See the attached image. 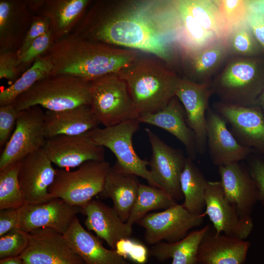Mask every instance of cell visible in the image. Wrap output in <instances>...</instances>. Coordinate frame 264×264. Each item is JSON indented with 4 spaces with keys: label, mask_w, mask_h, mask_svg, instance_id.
<instances>
[{
    "label": "cell",
    "mask_w": 264,
    "mask_h": 264,
    "mask_svg": "<svg viewBox=\"0 0 264 264\" xmlns=\"http://www.w3.org/2000/svg\"><path fill=\"white\" fill-rule=\"evenodd\" d=\"M72 34L112 46L152 54L170 62L176 42L172 2L97 0Z\"/></svg>",
    "instance_id": "obj_1"
},
{
    "label": "cell",
    "mask_w": 264,
    "mask_h": 264,
    "mask_svg": "<svg viewBox=\"0 0 264 264\" xmlns=\"http://www.w3.org/2000/svg\"><path fill=\"white\" fill-rule=\"evenodd\" d=\"M44 55L52 64L51 75H71L88 81L117 74L138 59L135 51L116 48L72 33L54 42Z\"/></svg>",
    "instance_id": "obj_2"
},
{
    "label": "cell",
    "mask_w": 264,
    "mask_h": 264,
    "mask_svg": "<svg viewBox=\"0 0 264 264\" xmlns=\"http://www.w3.org/2000/svg\"><path fill=\"white\" fill-rule=\"evenodd\" d=\"M126 83L138 117L156 112L176 96L180 80L159 62L138 59L117 73Z\"/></svg>",
    "instance_id": "obj_3"
},
{
    "label": "cell",
    "mask_w": 264,
    "mask_h": 264,
    "mask_svg": "<svg viewBox=\"0 0 264 264\" xmlns=\"http://www.w3.org/2000/svg\"><path fill=\"white\" fill-rule=\"evenodd\" d=\"M90 81L73 75L59 74L39 80L13 104L18 111L34 106L60 111L90 106Z\"/></svg>",
    "instance_id": "obj_4"
},
{
    "label": "cell",
    "mask_w": 264,
    "mask_h": 264,
    "mask_svg": "<svg viewBox=\"0 0 264 264\" xmlns=\"http://www.w3.org/2000/svg\"><path fill=\"white\" fill-rule=\"evenodd\" d=\"M110 163L105 160H91L74 171L56 169L49 193L68 204L82 207L102 192Z\"/></svg>",
    "instance_id": "obj_5"
},
{
    "label": "cell",
    "mask_w": 264,
    "mask_h": 264,
    "mask_svg": "<svg viewBox=\"0 0 264 264\" xmlns=\"http://www.w3.org/2000/svg\"><path fill=\"white\" fill-rule=\"evenodd\" d=\"M90 82V107L100 124L107 127L138 118L127 85L118 74Z\"/></svg>",
    "instance_id": "obj_6"
},
{
    "label": "cell",
    "mask_w": 264,
    "mask_h": 264,
    "mask_svg": "<svg viewBox=\"0 0 264 264\" xmlns=\"http://www.w3.org/2000/svg\"><path fill=\"white\" fill-rule=\"evenodd\" d=\"M214 88L223 103L257 105L264 89V66L261 62L242 59L227 66Z\"/></svg>",
    "instance_id": "obj_7"
},
{
    "label": "cell",
    "mask_w": 264,
    "mask_h": 264,
    "mask_svg": "<svg viewBox=\"0 0 264 264\" xmlns=\"http://www.w3.org/2000/svg\"><path fill=\"white\" fill-rule=\"evenodd\" d=\"M140 123L137 119H133L104 128L97 127L87 134L95 144L110 149L116 161L125 170L144 178L150 185L159 188L147 168L149 161L141 159L133 146L132 137L140 128Z\"/></svg>",
    "instance_id": "obj_8"
},
{
    "label": "cell",
    "mask_w": 264,
    "mask_h": 264,
    "mask_svg": "<svg viewBox=\"0 0 264 264\" xmlns=\"http://www.w3.org/2000/svg\"><path fill=\"white\" fill-rule=\"evenodd\" d=\"M44 112L39 106L19 111L15 129L1 152L0 170L43 148L46 142Z\"/></svg>",
    "instance_id": "obj_9"
},
{
    "label": "cell",
    "mask_w": 264,
    "mask_h": 264,
    "mask_svg": "<svg viewBox=\"0 0 264 264\" xmlns=\"http://www.w3.org/2000/svg\"><path fill=\"white\" fill-rule=\"evenodd\" d=\"M204 216L194 215L176 203L162 211L148 213L137 223L145 229L146 242L154 245L162 241L175 242L182 239L202 223Z\"/></svg>",
    "instance_id": "obj_10"
},
{
    "label": "cell",
    "mask_w": 264,
    "mask_h": 264,
    "mask_svg": "<svg viewBox=\"0 0 264 264\" xmlns=\"http://www.w3.org/2000/svg\"><path fill=\"white\" fill-rule=\"evenodd\" d=\"M152 149L150 171L160 189L176 201L183 198L180 178L186 158L182 150L166 144L151 129H145Z\"/></svg>",
    "instance_id": "obj_11"
},
{
    "label": "cell",
    "mask_w": 264,
    "mask_h": 264,
    "mask_svg": "<svg viewBox=\"0 0 264 264\" xmlns=\"http://www.w3.org/2000/svg\"><path fill=\"white\" fill-rule=\"evenodd\" d=\"M204 215H207L217 234L245 239L254 224L251 217L241 216L226 198L220 181H208Z\"/></svg>",
    "instance_id": "obj_12"
},
{
    "label": "cell",
    "mask_w": 264,
    "mask_h": 264,
    "mask_svg": "<svg viewBox=\"0 0 264 264\" xmlns=\"http://www.w3.org/2000/svg\"><path fill=\"white\" fill-rule=\"evenodd\" d=\"M27 247L20 256L23 264H85L63 234L49 228L29 232Z\"/></svg>",
    "instance_id": "obj_13"
},
{
    "label": "cell",
    "mask_w": 264,
    "mask_h": 264,
    "mask_svg": "<svg viewBox=\"0 0 264 264\" xmlns=\"http://www.w3.org/2000/svg\"><path fill=\"white\" fill-rule=\"evenodd\" d=\"M20 187L26 204H40L54 198L49 188L54 180L56 169L43 148L20 161Z\"/></svg>",
    "instance_id": "obj_14"
},
{
    "label": "cell",
    "mask_w": 264,
    "mask_h": 264,
    "mask_svg": "<svg viewBox=\"0 0 264 264\" xmlns=\"http://www.w3.org/2000/svg\"><path fill=\"white\" fill-rule=\"evenodd\" d=\"M217 110L238 141L264 157V116L260 107L222 103Z\"/></svg>",
    "instance_id": "obj_15"
},
{
    "label": "cell",
    "mask_w": 264,
    "mask_h": 264,
    "mask_svg": "<svg viewBox=\"0 0 264 264\" xmlns=\"http://www.w3.org/2000/svg\"><path fill=\"white\" fill-rule=\"evenodd\" d=\"M19 228L29 233L49 228L62 234L68 229L81 207L70 205L59 198L40 204H25L18 209Z\"/></svg>",
    "instance_id": "obj_16"
},
{
    "label": "cell",
    "mask_w": 264,
    "mask_h": 264,
    "mask_svg": "<svg viewBox=\"0 0 264 264\" xmlns=\"http://www.w3.org/2000/svg\"><path fill=\"white\" fill-rule=\"evenodd\" d=\"M43 149L53 164L66 169L88 161L105 160L104 148L93 143L87 133L47 138Z\"/></svg>",
    "instance_id": "obj_17"
},
{
    "label": "cell",
    "mask_w": 264,
    "mask_h": 264,
    "mask_svg": "<svg viewBox=\"0 0 264 264\" xmlns=\"http://www.w3.org/2000/svg\"><path fill=\"white\" fill-rule=\"evenodd\" d=\"M211 91L206 83L180 79L176 96L185 110L186 120L193 132L198 153L203 154L206 147V112Z\"/></svg>",
    "instance_id": "obj_18"
},
{
    "label": "cell",
    "mask_w": 264,
    "mask_h": 264,
    "mask_svg": "<svg viewBox=\"0 0 264 264\" xmlns=\"http://www.w3.org/2000/svg\"><path fill=\"white\" fill-rule=\"evenodd\" d=\"M225 119L209 109L206 113V146L212 161L219 166L240 162L253 150L241 144L227 126Z\"/></svg>",
    "instance_id": "obj_19"
},
{
    "label": "cell",
    "mask_w": 264,
    "mask_h": 264,
    "mask_svg": "<svg viewBox=\"0 0 264 264\" xmlns=\"http://www.w3.org/2000/svg\"><path fill=\"white\" fill-rule=\"evenodd\" d=\"M92 2L90 0H28L34 15L48 19L55 42L72 32Z\"/></svg>",
    "instance_id": "obj_20"
},
{
    "label": "cell",
    "mask_w": 264,
    "mask_h": 264,
    "mask_svg": "<svg viewBox=\"0 0 264 264\" xmlns=\"http://www.w3.org/2000/svg\"><path fill=\"white\" fill-rule=\"evenodd\" d=\"M225 196L239 215L250 217L252 208L258 200L257 189L248 168L240 162L218 166Z\"/></svg>",
    "instance_id": "obj_21"
},
{
    "label": "cell",
    "mask_w": 264,
    "mask_h": 264,
    "mask_svg": "<svg viewBox=\"0 0 264 264\" xmlns=\"http://www.w3.org/2000/svg\"><path fill=\"white\" fill-rule=\"evenodd\" d=\"M81 213L86 216L84 224L115 250L121 239L131 238L132 226L124 222L113 207L98 199H92L81 207Z\"/></svg>",
    "instance_id": "obj_22"
},
{
    "label": "cell",
    "mask_w": 264,
    "mask_h": 264,
    "mask_svg": "<svg viewBox=\"0 0 264 264\" xmlns=\"http://www.w3.org/2000/svg\"><path fill=\"white\" fill-rule=\"evenodd\" d=\"M33 16L28 0H0V52H18Z\"/></svg>",
    "instance_id": "obj_23"
},
{
    "label": "cell",
    "mask_w": 264,
    "mask_h": 264,
    "mask_svg": "<svg viewBox=\"0 0 264 264\" xmlns=\"http://www.w3.org/2000/svg\"><path fill=\"white\" fill-rule=\"evenodd\" d=\"M250 242L224 234H217L211 226L199 246L197 261L200 264H243Z\"/></svg>",
    "instance_id": "obj_24"
},
{
    "label": "cell",
    "mask_w": 264,
    "mask_h": 264,
    "mask_svg": "<svg viewBox=\"0 0 264 264\" xmlns=\"http://www.w3.org/2000/svg\"><path fill=\"white\" fill-rule=\"evenodd\" d=\"M139 122L161 128L176 137L185 146L188 157L194 160L198 154L195 135L188 126L184 108L175 96L161 110L139 116Z\"/></svg>",
    "instance_id": "obj_25"
},
{
    "label": "cell",
    "mask_w": 264,
    "mask_h": 264,
    "mask_svg": "<svg viewBox=\"0 0 264 264\" xmlns=\"http://www.w3.org/2000/svg\"><path fill=\"white\" fill-rule=\"evenodd\" d=\"M140 184L137 176L125 170L116 161L110 166L100 194L111 199L112 207L124 222L129 219Z\"/></svg>",
    "instance_id": "obj_26"
},
{
    "label": "cell",
    "mask_w": 264,
    "mask_h": 264,
    "mask_svg": "<svg viewBox=\"0 0 264 264\" xmlns=\"http://www.w3.org/2000/svg\"><path fill=\"white\" fill-rule=\"evenodd\" d=\"M68 243L85 264H130L112 249L86 230L76 216L63 234Z\"/></svg>",
    "instance_id": "obj_27"
},
{
    "label": "cell",
    "mask_w": 264,
    "mask_h": 264,
    "mask_svg": "<svg viewBox=\"0 0 264 264\" xmlns=\"http://www.w3.org/2000/svg\"><path fill=\"white\" fill-rule=\"evenodd\" d=\"M99 124L90 106H82L60 111L44 112L46 138L59 135L83 134L98 127Z\"/></svg>",
    "instance_id": "obj_28"
},
{
    "label": "cell",
    "mask_w": 264,
    "mask_h": 264,
    "mask_svg": "<svg viewBox=\"0 0 264 264\" xmlns=\"http://www.w3.org/2000/svg\"><path fill=\"white\" fill-rule=\"evenodd\" d=\"M176 22V42L191 55L218 40L204 28L188 11L183 0L172 2Z\"/></svg>",
    "instance_id": "obj_29"
},
{
    "label": "cell",
    "mask_w": 264,
    "mask_h": 264,
    "mask_svg": "<svg viewBox=\"0 0 264 264\" xmlns=\"http://www.w3.org/2000/svg\"><path fill=\"white\" fill-rule=\"evenodd\" d=\"M207 224L192 231L182 239L175 242H160L150 250L151 254L158 260L172 259L171 264H197L199 246L205 233L211 227Z\"/></svg>",
    "instance_id": "obj_30"
},
{
    "label": "cell",
    "mask_w": 264,
    "mask_h": 264,
    "mask_svg": "<svg viewBox=\"0 0 264 264\" xmlns=\"http://www.w3.org/2000/svg\"><path fill=\"white\" fill-rule=\"evenodd\" d=\"M208 182L193 160L187 157L180 176V185L184 199L181 204L190 213L196 215H204Z\"/></svg>",
    "instance_id": "obj_31"
},
{
    "label": "cell",
    "mask_w": 264,
    "mask_h": 264,
    "mask_svg": "<svg viewBox=\"0 0 264 264\" xmlns=\"http://www.w3.org/2000/svg\"><path fill=\"white\" fill-rule=\"evenodd\" d=\"M52 69V64L47 56L38 57L15 82L0 91V107L12 104L38 81L51 75Z\"/></svg>",
    "instance_id": "obj_32"
},
{
    "label": "cell",
    "mask_w": 264,
    "mask_h": 264,
    "mask_svg": "<svg viewBox=\"0 0 264 264\" xmlns=\"http://www.w3.org/2000/svg\"><path fill=\"white\" fill-rule=\"evenodd\" d=\"M176 203V200L162 189L150 185L140 184L136 201L127 222L132 226L149 212L165 210Z\"/></svg>",
    "instance_id": "obj_33"
},
{
    "label": "cell",
    "mask_w": 264,
    "mask_h": 264,
    "mask_svg": "<svg viewBox=\"0 0 264 264\" xmlns=\"http://www.w3.org/2000/svg\"><path fill=\"white\" fill-rule=\"evenodd\" d=\"M191 14L205 29L213 33L218 40H225L229 35L216 1L183 0Z\"/></svg>",
    "instance_id": "obj_34"
},
{
    "label": "cell",
    "mask_w": 264,
    "mask_h": 264,
    "mask_svg": "<svg viewBox=\"0 0 264 264\" xmlns=\"http://www.w3.org/2000/svg\"><path fill=\"white\" fill-rule=\"evenodd\" d=\"M20 164L13 162L0 170V210L18 209L26 204L18 178Z\"/></svg>",
    "instance_id": "obj_35"
},
{
    "label": "cell",
    "mask_w": 264,
    "mask_h": 264,
    "mask_svg": "<svg viewBox=\"0 0 264 264\" xmlns=\"http://www.w3.org/2000/svg\"><path fill=\"white\" fill-rule=\"evenodd\" d=\"M226 51L222 42H215L192 55V65L196 72L204 74L214 68L222 60Z\"/></svg>",
    "instance_id": "obj_36"
},
{
    "label": "cell",
    "mask_w": 264,
    "mask_h": 264,
    "mask_svg": "<svg viewBox=\"0 0 264 264\" xmlns=\"http://www.w3.org/2000/svg\"><path fill=\"white\" fill-rule=\"evenodd\" d=\"M216 3L229 34L246 22L247 1L224 0L217 1Z\"/></svg>",
    "instance_id": "obj_37"
},
{
    "label": "cell",
    "mask_w": 264,
    "mask_h": 264,
    "mask_svg": "<svg viewBox=\"0 0 264 264\" xmlns=\"http://www.w3.org/2000/svg\"><path fill=\"white\" fill-rule=\"evenodd\" d=\"M29 233L15 228L0 237V259L20 256L29 243Z\"/></svg>",
    "instance_id": "obj_38"
},
{
    "label": "cell",
    "mask_w": 264,
    "mask_h": 264,
    "mask_svg": "<svg viewBox=\"0 0 264 264\" xmlns=\"http://www.w3.org/2000/svg\"><path fill=\"white\" fill-rule=\"evenodd\" d=\"M55 42L51 30L39 37L19 57L18 66L22 74L39 57L45 54Z\"/></svg>",
    "instance_id": "obj_39"
},
{
    "label": "cell",
    "mask_w": 264,
    "mask_h": 264,
    "mask_svg": "<svg viewBox=\"0 0 264 264\" xmlns=\"http://www.w3.org/2000/svg\"><path fill=\"white\" fill-rule=\"evenodd\" d=\"M231 33L230 43L234 52L248 56L259 52V44L246 22L236 28Z\"/></svg>",
    "instance_id": "obj_40"
},
{
    "label": "cell",
    "mask_w": 264,
    "mask_h": 264,
    "mask_svg": "<svg viewBox=\"0 0 264 264\" xmlns=\"http://www.w3.org/2000/svg\"><path fill=\"white\" fill-rule=\"evenodd\" d=\"M115 251L125 259L137 264H144L148 260L149 251L147 247L131 237L120 240L116 244Z\"/></svg>",
    "instance_id": "obj_41"
},
{
    "label": "cell",
    "mask_w": 264,
    "mask_h": 264,
    "mask_svg": "<svg viewBox=\"0 0 264 264\" xmlns=\"http://www.w3.org/2000/svg\"><path fill=\"white\" fill-rule=\"evenodd\" d=\"M18 111L13 104L0 107V149L1 152L10 139L16 125Z\"/></svg>",
    "instance_id": "obj_42"
},
{
    "label": "cell",
    "mask_w": 264,
    "mask_h": 264,
    "mask_svg": "<svg viewBox=\"0 0 264 264\" xmlns=\"http://www.w3.org/2000/svg\"><path fill=\"white\" fill-rule=\"evenodd\" d=\"M18 52H0V79L7 80L10 85L15 82L22 74L18 66Z\"/></svg>",
    "instance_id": "obj_43"
},
{
    "label": "cell",
    "mask_w": 264,
    "mask_h": 264,
    "mask_svg": "<svg viewBox=\"0 0 264 264\" xmlns=\"http://www.w3.org/2000/svg\"><path fill=\"white\" fill-rule=\"evenodd\" d=\"M50 30V23L47 18L40 15H34L31 25L18 51L19 57L27 49L34 40Z\"/></svg>",
    "instance_id": "obj_44"
},
{
    "label": "cell",
    "mask_w": 264,
    "mask_h": 264,
    "mask_svg": "<svg viewBox=\"0 0 264 264\" xmlns=\"http://www.w3.org/2000/svg\"><path fill=\"white\" fill-rule=\"evenodd\" d=\"M253 156L248 169L255 185L258 200L264 205V157Z\"/></svg>",
    "instance_id": "obj_45"
},
{
    "label": "cell",
    "mask_w": 264,
    "mask_h": 264,
    "mask_svg": "<svg viewBox=\"0 0 264 264\" xmlns=\"http://www.w3.org/2000/svg\"><path fill=\"white\" fill-rule=\"evenodd\" d=\"M246 22L256 41L264 49V16L248 9Z\"/></svg>",
    "instance_id": "obj_46"
},
{
    "label": "cell",
    "mask_w": 264,
    "mask_h": 264,
    "mask_svg": "<svg viewBox=\"0 0 264 264\" xmlns=\"http://www.w3.org/2000/svg\"><path fill=\"white\" fill-rule=\"evenodd\" d=\"M18 209L0 210V237L15 228H19Z\"/></svg>",
    "instance_id": "obj_47"
},
{
    "label": "cell",
    "mask_w": 264,
    "mask_h": 264,
    "mask_svg": "<svg viewBox=\"0 0 264 264\" xmlns=\"http://www.w3.org/2000/svg\"><path fill=\"white\" fill-rule=\"evenodd\" d=\"M248 9L257 12L264 16V0L247 1Z\"/></svg>",
    "instance_id": "obj_48"
},
{
    "label": "cell",
    "mask_w": 264,
    "mask_h": 264,
    "mask_svg": "<svg viewBox=\"0 0 264 264\" xmlns=\"http://www.w3.org/2000/svg\"><path fill=\"white\" fill-rule=\"evenodd\" d=\"M0 264H23L20 256L0 259Z\"/></svg>",
    "instance_id": "obj_49"
},
{
    "label": "cell",
    "mask_w": 264,
    "mask_h": 264,
    "mask_svg": "<svg viewBox=\"0 0 264 264\" xmlns=\"http://www.w3.org/2000/svg\"><path fill=\"white\" fill-rule=\"evenodd\" d=\"M257 105L260 107L264 116V89L259 98Z\"/></svg>",
    "instance_id": "obj_50"
},
{
    "label": "cell",
    "mask_w": 264,
    "mask_h": 264,
    "mask_svg": "<svg viewBox=\"0 0 264 264\" xmlns=\"http://www.w3.org/2000/svg\"><path fill=\"white\" fill-rule=\"evenodd\" d=\"M197 264H200L198 263Z\"/></svg>",
    "instance_id": "obj_51"
}]
</instances>
